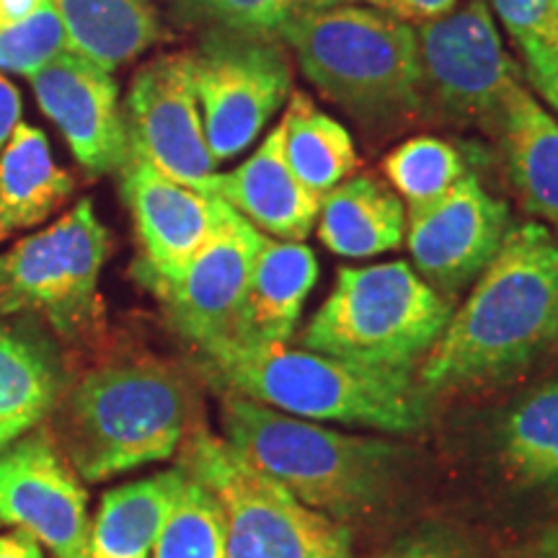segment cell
<instances>
[{
	"instance_id": "1",
	"label": "cell",
	"mask_w": 558,
	"mask_h": 558,
	"mask_svg": "<svg viewBox=\"0 0 558 558\" xmlns=\"http://www.w3.org/2000/svg\"><path fill=\"white\" fill-rule=\"evenodd\" d=\"M558 344V241L527 220L509 230L416 369L424 393L518 378Z\"/></svg>"
},
{
	"instance_id": "2",
	"label": "cell",
	"mask_w": 558,
	"mask_h": 558,
	"mask_svg": "<svg viewBox=\"0 0 558 558\" xmlns=\"http://www.w3.org/2000/svg\"><path fill=\"white\" fill-rule=\"evenodd\" d=\"M226 393L308 422H337L393 435L427 427L429 403L414 373L367 367L290 347L218 344L197 352Z\"/></svg>"
},
{
	"instance_id": "3",
	"label": "cell",
	"mask_w": 558,
	"mask_h": 558,
	"mask_svg": "<svg viewBox=\"0 0 558 558\" xmlns=\"http://www.w3.org/2000/svg\"><path fill=\"white\" fill-rule=\"evenodd\" d=\"M222 432L248 463L339 522L378 509L399 476L393 442L344 435L243 396L222 399Z\"/></svg>"
},
{
	"instance_id": "4",
	"label": "cell",
	"mask_w": 558,
	"mask_h": 558,
	"mask_svg": "<svg viewBox=\"0 0 558 558\" xmlns=\"http://www.w3.org/2000/svg\"><path fill=\"white\" fill-rule=\"evenodd\" d=\"M277 37L305 81L354 120H418L411 24L365 5H298Z\"/></svg>"
},
{
	"instance_id": "5",
	"label": "cell",
	"mask_w": 558,
	"mask_h": 558,
	"mask_svg": "<svg viewBox=\"0 0 558 558\" xmlns=\"http://www.w3.org/2000/svg\"><path fill=\"white\" fill-rule=\"evenodd\" d=\"M177 369L158 360L99 367L78 380L60 411L68 463L90 484L169 460L190 422V393Z\"/></svg>"
},
{
	"instance_id": "6",
	"label": "cell",
	"mask_w": 558,
	"mask_h": 558,
	"mask_svg": "<svg viewBox=\"0 0 558 558\" xmlns=\"http://www.w3.org/2000/svg\"><path fill=\"white\" fill-rule=\"evenodd\" d=\"M456 311L407 262L341 267L329 298L313 313L300 347L367 367L414 369Z\"/></svg>"
},
{
	"instance_id": "7",
	"label": "cell",
	"mask_w": 558,
	"mask_h": 558,
	"mask_svg": "<svg viewBox=\"0 0 558 558\" xmlns=\"http://www.w3.org/2000/svg\"><path fill=\"white\" fill-rule=\"evenodd\" d=\"M179 465L218 497L228 558H352L344 522L305 507L228 439L194 432Z\"/></svg>"
},
{
	"instance_id": "8",
	"label": "cell",
	"mask_w": 558,
	"mask_h": 558,
	"mask_svg": "<svg viewBox=\"0 0 558 558\" xmlns=\"http://www.w3.org/2000/svg\"><path fill=\"white\" fill-rule=\"evenodd\" d=\"M111 248L94 202L0 254V316L45 320L65 341H88L104 326L99 277Z\"/></svg>"
},
{
	"instance_id": "9",
	"label": "cell",
	"mask_w": 558,
	"mask_h": 558,
	"mask_svg": "<svg viewBox=\"0 0 558 558\" xmlns=\"http://www.w3.org/2000/svg\"><path fill=\"white\" fill-rule=\"evenodd\" d=\"M418 120L494 140L512 90L525 83L509 58L488 0L414 26Z\"/></svg>"
},
{
	"instance_id": "10",
	"label": "cell",
	"mask_w": 558,
	"mask_h": 558,
	"mask_svg": "<svg viewBox=\"0 0 558 558\" xmlns=\"http://www.w3.org/2000/svg\"><path fill=\"white\" fill-rule=\"evenodd\" d=\"M202 128L215 163L241 156L292 94V62L277 34L209 29L192 52Z\"/></svg>"
},
{
	"instance_id": "11",
	"label": "cell",
	"mask_w": 558,
	"mask_h": 558,
	"mask_svg": "<svg viewBox=\"0 0 558 558\" xmlns=\"http://www.w3.org/2000/svg\"><path fill=\"white\" fill-rule=\"evenodd\" d=\"M122 109L132 156L192 190L213 194L218 163L202 128L192 52L158 54L145 62Z\"/></svg>"
},
{
	"instance_id": "12",
	"label": "cell",
	"mask_w": 558,
	"mask_h": 558,
	"mask_svg": "<svg viewBox=\"0 0 558 558\" xmlns=\"http://www.w3.org/2000/svg\"><path fill=\"white\" fill-rule=\"evenodd\" d=\"M512 209L473 171L432 205L409 213L407 243L416 275L456 300L499 254L512 230Z\"/></svg>"
},
{
	"instance_id": "13",
	"label": "cell",
	"mask_w": 558,
	"mask_h": 558,
	"mask_svg": "<svg viewBox=\"0 0 558 558\" xmlns=\"http://www.w3.org/2000/svg\"><path fill=\"white\" fill-rule=\"evenodd\" d=\"M267 235L228 205L220 228L169 282L153 284L171 329L194 352L228 344L246 300L251 269Z\"/></svg>"
},
{
	"instance_id": "14",
	"label": "cell",
	"mask_w": 558,
	"mask_h": 558,
	"mask_svg": "<svg viewBox=\"0 0 558 558\" xmlns=\"http://www.w3.org/2000/svg\"><path fill=\"white\" fill-rule=\"evenodd\" d=\"M0 525L21 530L54 558H83L90 533L88 494L45 432L0 450Z\"/></svg>"
},
{
	"instance_id": "15",
	"label": "cell",
	"mask_w": 558,
	"mask_h": 558,
	"mask_svg": "<svg viewBox=\"0 0 558 558\" xmlns=\"http://www.w3.org/2000/svg\"><path fill=\"white\" fill-rule=\"evenodd\" d=\"M120 190L143 251L135 271L148 290L181 275L228 209V202L166 177L132 153L120 169Z\"/></svg>"
},
{
	"instance_id": "16",
	"label": "cell",
	"mask_w": 558,
	"mask_h": 558,
	"mask_svg": "<svg viewBox=\"0 0 558 558\" xmlns=\"http://www.w3.org/2000/svg\"><path fill=\"white\" fill-rule=\"evenodd\" d=\"M32 88L90 177L120 173L130 143L120 86L109 70L68 50L32 75Z\"/></svg>"
},
{
	"instance_id": "17",
	"label": "cell",
	"mask_w": 558,
	"mask_h": 558,
	"mask_svg": "<svg viewBox=\"0 0 558 558\" xmlns=\"http://www.w3.org/2000/svg\"><path fill=\"white\" fill-rule=\"evenodd\" d=\"M213 194L277 241L303 243L316 226L320 207L316 194L305 190L290 171L277 128L241 166L215 177Z\"/></svg>"
},
{
	"instance_id": "18",
	"label": "cell",
	"mask_w": 558,
	"mask_h": 558,
	"mask_svg": "<svg viewBox=\"0 0 558 558\" xmlns=\"http://www.w3.org/2000/svg\"><path fill=\"white\" fill-rule=\"evenodd\" d=\"M316 282L318 259L305 243L267 235L251 269L235 337L228 344L288 347Z\"/></svg>"
},
{
	"instance_id": "19",
	"label": "cell",
	"mask_w": 558,
	"mask_h": 558,
	"mask_svg": "<svg viewBox=\"0 0 558 558\" xmlns=\"http://www.w3.org/2000/svg\"><path fill=\"white\" fill-rule=\"evenodd\" d=\"M494 143L522 209L558 241V120L527 83L509 96Z\"/></svg>"
},
{
	"instance_id": "20",
	"label": "cell",
	"mask_w": 558,
	"mask_h": 558,
	"mask_svg": "<svg viewBox=\"0 0 558 558\" xmlns=\"http://www.w3.org/2000/svg\"><path fill=\"white\" fill-rule=\"evenodd\" d=\"M62 362L37 320H0V450L50 416L60 403Z\"/></svg>"
},
{
	"instance_id": "21",
	"label": "cell",
	"mask_w": 558,
	"mask_h": 558,
	"mask_svg": "<svg viewBox=\"0 0 558 558\" xmlns=\"http://www.w3.org/2000/svg\"><path fill=\"white\" fill-rule=\"evenodd\" d=\"M409 209L378 173H352L320 197L316 233L331 254L369 259L407 241Z\"/></svg>"
},
{
	"instance_id": "22",
	"label": "cell",
	"mask_w": 558,
	"mask_h": 558,
	"mask_svg": "<svg viewBox=\"0 0 558 558\" xmlns=\"http://www.w3.org/2000/svg\"><path fill=\"white\" fill-rule=\"evenodd\" d=\"M75 192V179L52 158L50 140L21 122L0 153V243L45 222Z\"/></svg>"
},
{
	"instance_id": "23",
	"label": "cell",
	"mask_w": 558,
	"mask_h": 558,
	"mask_svg": "<svg viewBox=\"0 0 558 558\" xmlns=\"http://www.w3.org/2000/svg\"><path fill=\"white\" fill-rule=\"evenodd\" d=\"M68 50L109 73L137 60L166 37L150 0H52Z\"/></svg>"
},
{
	"instance_id": "24",
	"label": "cell",
	"mask_w": 558,
	"mask_h": 558,
	"mask_svg": "<svg viewBox=\"0 0 558 558\" xmlns=\"http://www.w3.org/2000/svg\"><path fill=\"white\" fill-rule=\"evenodd\" d=\"M186 473L181 465L104 494L83 558H150Z\"/></svg>"
},
{
	"instance_id": "25",
	"label": "cell",
	"mask_w": 558,
	"mask_h": 558,
	"mask_svg": "<svg viewBox=\"0 0 558 558\" xmlns=\"http://www.w3.org/2000/svg\"><path fill=\"white\" fill-rule=\"evenodd\" d=\"M497 456L518 486L558 492V367L505 411Z\"/></svg>"
},
{
	"instance_id": "26",
	"label": "cell",
	"mask_w": 558,
	"mask_h": 558,
	"mask_svg": "<svg viewBox=\"0 0 558 558\" xmlns=\"http://www.w3.org/2000/svg\"><path fill=\"white\" fill-rule=\"evenodd\" d=\"M277 132L290 171L318 199L357 171L360 156L349 130L305 90H292Z\"/></svg>"
},
{
	"instance_id": "27",
	"label": "cell",
	"mask_w": 558,
	"mask_h": 558,
	"mask_svg": "<svg viewBox=\"0 0 558 558\" xmlns=\"http://www.w3.org/2000/svg\"><path fill=\"white\" fill-rule=\"evenodd\" d=\"M473 171L469 153L437 135L403 140L383 160V177L399 192L409 213L445 197Z\"/></svg>"
},
{
	"instance_id": "28",
	"label": "cell",
	"mask_w": 558,
	"mask_h": 558,
	"mask_svg": "<svg viewBox=\"0 0 558 558\" xmlns=\"http://www.w3.org/2000/svg\"><path fill=\"white\" fill-rule=\"evenodd\" d=\"M226 538V514L218 497L186 473L150 558H228Z\"/></svg>"
},
{
	"instance_id": "29",
	"label": "cell",
	"mask_w": 558,
	"mask_h": 558,
	"mask_svg": "<svg viewBox=\"0 0 558 558\" xmlns=\"http://www.w3.org/2000/svg\"><path fill=\"white\" fill-rule=\"evenodd\" d=\"M62 52H68V34L52 3L21 24L0 29V70L9 73L32 78Z\"/></svg>"
},
{
	"instance_id": "30",
	"label": "cell",
	"mask_w": 558,
	"mask_h": 558,
	"mask_svg": "<svg viewBox=\"0 0 558 558\" xmlns=\"http://www.w3.org/2000/svg\"><path fill=\"white\" fill-rule=\"evenodd\" d=\"M488 9L514 39L522 62L558 52V0H488Z\"/></svg>"
},
{
	"instance_id": "31",
	"label": "cell",
	"mask_w": 558,
	"mask_h": 558,
	"mask_svg": "<svg viewBox=\"0 0 558 558\" xmlns=\"http://www.w3.org/2000/svg\"><path fill=\"white\" fill-rule=\"evenodd\" d=\"M184 16L207 21L209 29L277 34L300 0H177Z\"/></svg>"
},
{
	"instance_id": "32",
	"label": "cell",
	"mask_w": 558,
	"mask_h": 558,
	"mask_svg": "<svg viewBox=\"0 0 558 558\" xmlns=\"http://www.w3.org/2000/svg\"><path fill=\"white\" fill-rule=\"evenodd\" d=\"M298 5H313V9H320V5H365V9L399 19L403 24L418 26L448 16L450 11L458 9V0H300Z\"/></svg>"
},
{
	"instance_id": "33",
	"label": "cell",
	"mask_w": 558,
	"mask_h": 558,
	"mask_svg": "<svg viewBox=\"0 0 558 558\" xmlns=\"http://www.w3.org/2000/svg\"><path fill=\"white\" fill-rule=\"evenodd\" d=\"M373 558H473V554L458 535L445 530H422Z\"/></svg>"
},
{
	"instance_id": "34",
	"label": "cell",
	"mask_w": 558,
	"mask_h": 558,
	"mask_svg": "<svg viewBox=\"0 0 558 558\" xmlns=\"http://www.w3.org/2000/svg\"><path fill=\"white\" fill-rule=\"evenodd\" d=\"M522 73H525L527 88L546 101L548 111L558 120V52L522 62Z\"/></svg>"
},
{
	"instance_id": "35",
	"label": "cell",
	"mask_w": 558,
	"mask_h": 558,
	"mask_svg": "<svg viewBox=\"0 0 558 558\" xmlns=\"http://www.w3.org/2000/svg\"><path fill=\"white\" fill-rule=\"evenodd\" d=\"M21 111H24V104H21L19 88L5 75H0V153L21 124Z\"/></svg>"
},
{
	"instance_id": "36",
	"label": "cell",
	"mask_w": 558,
	"mask_h": 558,
	"mask_svg": "<svg viewBox=\"0 0 558 558\" xmlns=\"http://www.w3.org/2000/svg\"><path fill=\"white\" fill-rule=\"evenodd\" d=\"M0 558H45L41 546L21 530L0 535Z\"/></svg>"
},
{
	"instance_id": "37",
	"label": "cell",
	"mask_w": 558,
	"mask_h": 558,
	"mask_svg": "<svg viewBox=\"0 0 558 558\" xmlns=\"http://www.w3.org/2000/svg\"><path fill=\"white\" fill-rule=\"evenodd\" d=\"M50 3L52 0H0V29L21 24V21L34 16V13L41 11Z\"/></svg>"
},
{
	"instance_id": "38",
	"label": "cell",
	"mask_w": 558,
	"mask_h": 558,
	"mask_svg": "<svg viewBox=\"0 0 558 558\" xmlns=\"http://www.w3.org/2000/svg\"><path fill=\"white\" fill-rule=\"evenodd\" d=\"M538 558H558V543L554 538V533L546 535V541H543Z\"/></svg>"
},
{
	"instance_id": "39",
	"label": "cell",
	"mask_w": 558,
	"mask_h": 558,
	"mask_svg": "<svg viewBox=\"0 0 558 558\" xmlns=\"http://www.w3.org/2000/svg\"><path fill=\"white\" fill-rule=\"evenodd\" d=\"M554 538H556V543H558V530H554Z\"/></svg>"
}]
</instances>
